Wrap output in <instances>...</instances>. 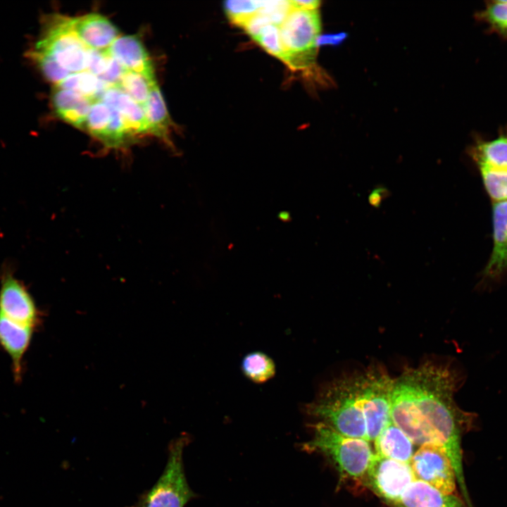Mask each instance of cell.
<instances>
[{
    "label": "cell",
    "instance_id": "10",
    "mask_svg": "<svg viewBox=\"0 0 507 507\" xmlns=\"http://www.w3.org/2000/svg\"><path fill=\"white\" fill-rule=\"evenodd\" d=\"M105 51L125 70L139 73L151 81L156 80L152 61L136 35H120Z\"/></svg>",
    "mask_w": 507,
    "mask_h": 507
},
{
    "label": "cell",
    "instance_id": "24",
    "mask_svg": "<svg viewBox=\"0 0 507 507\" xmlns=\"http://www.w3.org/2000/svg\"><path fill=\"white\" fill-rule=\"evenodd\" d=\"M484 188L493 202L507 201V170L478 167Z\"/></svg>",
    "mask_w": 507,
    "mask_h": 507
},
{
    "label": "cell",
    "instance_id": "22",
    "mask_svg": "<svg viewBox=\"0 0 507 507\" xmlns=\"http://www.w3.org/2000/svg\"><path fill=\"white\" fill-rule=\"evenodd\" d=\"M478 18L492 31L507 37V1H489L479 11Z\"/></svg>",
    "mask_w": 507,
    "mask_h": 507
},
{
    "label": "cell",
    "instance_id": "18",
    "mask_svg": "<svg viewBox=\"0 0 507 507\" xmlns=\"http://www.w3.org/2000/svg\"><path fill=\"white\" fill-rule=\"evenodd\" d=\"M471 153L478 167L507 170V134H501L489 141L478 142Z\"/></svg>",
    "mask_w": 507,
    "mask_h": 507
},
{
    "label": "cell",
    "instance_id": "32",
    "mask_svg": "<svg viewBox=\"0 0 507 507\" xmlns=\"http://www.w3.org/2000/svg\"><path fill=\"white\" fill-rule=\"evenodd\" d=\"M279 218L282 221H288L290 219V215L287 212H282L279 214Z\"/></svg>",
    "mask_w": 507,
    "mask_h": 507
},
{
    "label": "cell",
    "instance_id": "31",
    "mask_svg": "<svg viewBox=\"0 0 507 507\" xmlns=\"http://www.w3.org/2000/svg\"><path fill=\"white\" fill-rule=\"evenodd\" d=\"M293 8L303 10H315L318 9L320 1L318 0H294L289 1Z\"/></svg>",
    "mask_w": 507,
    "mask_h": 507
},
{
    "label": "cell",
    "instance_id": "23",
    "mask_svg": "<svg viewBox=\"0 0 507 507\" xmlns=\"http://www.w3.org/2000/svg\"><path fill=\"white\" fill-rule=\"evenodd\" d=\"M111 115V107L101 100L94 101L82 129L101 140L110 123Z\"/></svg>",
    "mask_w": 507,
    "mask_h": 507
},
{
    "label": "cell",
    "instance_id": "20",
    "mask_svg": "<svg viewBox=\"0 0 507 507\" xmlns=\"http://www.w3.org/2000/svg\"><path fill=\"white\" fill-rule=\"evenodd\" d=\"M243 374L254 383H264L274 377L276 368L273 360L262 351L246 354L242 361Z\"/></svg>",
    "mask_w": 507,
    "mask_h": 507
},
{
    "label": "cell",
    "instance_id": "19",
    "mask_svg": "<svg viewBox=\"0 0 507 507\" xmlns=\"http://www.w3.org/2000/svg\"><path fill=\"white\" fill-rule=\"evenodd\" d=\"M54 86L73 90L94 101L101 100L104 92L111 87L87 70L70 73L63 81Z\"/></svg>",
    "mask_w": 507,
    "mask_h": 507
},
{
    "label": "cell",
    "instance_id": "13",
    "mask_svg": "<svg viewBox=\"0 0 507 507\" xmlns=\"http://www.w3.org/2000/svg\"><path fill=\"white\" fill-rule=\"evenodd\" d=\"M392 507H466L458 496L446 494L430 484L415 480Z\"/></svg>",
    "mask_w": 507,
    "mask_h": 507
},
{
    "label": "cell",
    "instance_id": "25",
    "mask_svg": "<svg viewBox=\"0 0 507 507\" xmlns=\"http://www.w3.org/2000/svg\"><path fill=\"white\" fill-rule=\"evenodd\" d=\"M262 1H227L223 9L230 22L241 27L249 18L258 12Z\"/></svg>",
    "mask_w": 507,
    "mask_h": 507
},
{
    "label": "cell",
    "instance_id": "21",
    "mask_svg": "<svg viewBox=\"0 0 507 507\" xmlns=\"http://www.w3.org/2000/svg\"><path fill=\"white\" fill-rule=\"evenodd\" d=\"M156 82V80L151 81L139 73L125 70L115 86L144 108L149 99L151 88Z\"/></svg>",
    "mask_w": 507,
    "mask_h": 507
},
{
    "label": "cell",
    "instance_id": "27",
    "mask_svg": "<svg viewBox=\"0 0 507 507\" xmlns=\"http://www.w3.org/2000/svg\"><path fill=\"white\" fill-rule=\"evenodd\" d=\"M110 56L106 51L89 49L87 71L97 77L105 71Z\"/></svg>",
    "mask_w": 507,
    "mask_h": 507
},
{
    "label": "cell",
    "instance_id": "3",
    "mask_svg": "<svg viewBox=\"0 0 507 507\" xmlns=\"http://www.w3.org/2000/svg\"><path fill=\"white\" fill-rule=\"evenodd\" d=\"M313 428V436L302 445L303 450L318 452L327 458L342 480L363 483L374 455L370 442L344 436L320 422Z\"/></svg>",
    "mask_w": 507,
    "mask_h": 507
},
{
    "label": "cell",
    "instance_id": "26",
    "mask_svg": "<svg viewBox=\"0 0 507 507\" xmlns=\"http://www.w3.org/2000/svg\"><path fill=\"white\" fill-rule=\"evenodd\" d=\"M265 51L284 61V56L280 34V26L269 24L252 38Z\"/></svg>",
    "mask_w": 507,
    "mask_h": 507
},
{
    "label": "cell",
    "instance_id": "29",
    "mask_svg": "<svg viewBox=\"0 0 507 507\" xmlns=\"http://www.w3.org/2000/svg\"><path fill=\"white\" fill-rule=\"evenodd\" d=\"M389 195V189L384 186H377L374 188L368 196L369 204L375 207L379 208L382 201Z\"/></svg>",
    "mask_w": 507,
    "mask_h": 507
},
{
    "label": "cell",
    "instance_id": "11",
    "mask_svg": "<svg viewBox=\"0 0 507 507\" xmlns=\"http://www.w3.org/2000/svg\"><path fill=\"white\" fill-rule=\"evenodd\" d=\"M72 19L74 30L89 49L105 51L120 36L117 27L99 13H91Z\"/></svg>",
    "mask_w": 507,
    "mask_h": 507
},
{
    "label": "cell",
    "instance_id": "5",
    "mask_svg": "<svg viewBox=\"0 0 507 507\" xmlns=\"http://www.w3.org/2000/svg\"><path fill=\"white\" fill-rule=\"evenodd\" d=\"M321 20L318 9L293 8L280 26L284 61L294 70L314 65L320 36Z\"/></svg>",
    "mask_w": 507,
    "mask_h": 507
},
{
    "label": "cell",
    "instance_id": "15",
    "mask_svg": "<svg viewBox=\"0 0 507 507\" xmlns=\"http://www.w3.org/2000/svg\"><path fill=\"white\" fill-rule=\"evenodd\" d=\"M101 101L119 112L132 134L149 133L144 108L118 87L107 88Z\"/></svg>",
    "mask_w": 507,
    "mask_h": 507
},
{
    "label": "cell",
    "instance_id": "17",
    "mask_svg": "<svg viewBox=\"0 0 507 507\" xmlns=\"http://www.w3.org/2000/svg\"><path fill=\"white\" fill-rule=\"evenodd\" d=\"M144 111L149 126V133L169 143L171 120L157 82L151 88Z\"/></svg>",
    "mask_w": 507,
    "mask_h": 507
},
{
    "label": "cell",
    "instance_id": "7",
    "mask_svg": "<svg viewBox=\"0 0 507 507\" xmlns=\"http://www.w3.org/2000/svg\"><path fill=\"white\" fill-rule=\"evenodd\" d=\"M414 480L409 463L374 453L363 483L384 502L391 505L400 498Z\"/></svg>",
    "mask_w": 507,
    "mask_h": 507
},
{
    "label": "cell",
    "instance_id": "4",
    "mask_svg": "<svg viewBox=\"0 0 507 507\" xmlns=\"http://www.w3.org/2000/svg\"><path fill=\"white\" fill-rule=\"evenodd\" d=\"M72 18L56 13L46 16L27 56L46 57L70 73L87 70L90 49L74 30Z\"/></svg>",
    "mask_w": 507,
    "mask_h": 507
},
{
    "label": "cell",
    "instance_id": "12",
    "mask_svg": "<svg viewBox=\"0 0 507 507\" xmlns=\"http://www.w3.org/2000/svg\"><path fill=\"white\" fill-rule=\"evenodd\" d=\"M492 223L493 249L483 275L495 279L507 269V201L493 202Z\"/></svg>",
    "mask_w": 507,
    "mask_h": 507
},
{
    "label": "cell",
    "instance_id": "1",
    "mask_svg": "<svg viewBox=\"0 0 507 507\" xmlns=\"http://www.w3.org/2000/svg\"><path fill=\"white\" fill-rule=\"evenodd\" d=\"M462 376L450 365L426 362L394 379L391 419L413 442L442 446L453 469H463L461 439L475 415L461 410L454 393Z\"/></svg>",
    "mask_w": 507,
    "mask_h": 507
},
{
    "label": "cell",
    "instance_id": "14",
    "mask_svg": "<svg viewBox=\"0 0 507 507\" xmlns=\"http://www.w3.org/2000/svg\"><path fill=\"white\" fill-rule=\"evenodd\" d=\"M94 101L73 90L54 86L51 103L56 113L66 123L82 129Z\"/></svg>",
    "mask_w": 507,
    "mask_h": 507
},
{
    "label": "cell",
    "instance_id": "8",
    "mask_svg": "<svg viewBox=\"0 0 507 507\" xmlns=\"http://www.w3.org/2000/svg\"><path fill=\"white\" fill-rule=\"evenodd\" d=\"M415 480L426 482L446 494H453L456 478L451 463L442 446H420L409 463Z\"/></svg>",
    "mask_w": 507,
    "mask_h": 507
},
{
    "label": "cell",
    "instance_id": "2",
    "mask_svg": "<svg viewBox=\"0 0 507 507\" xmlns=\"http://www.w3.org/2000/svg\"><path fill=\"white\" fill-rule=\"evenodd\" d=\"M393 382L383 367L370 366L327 384L306 412L344 436L374 442L391 420Z\"/></svg>",
    "mask_w": 507,
    "mask_h": 507
},
{
    "label": "cell",
    "instance_id": "6",
    "mask_svg": "<svg viewBox=\"0 0 507 507\" xmlns=\"http://www.w3.org/2000/svg\"><path fill=\"white\" fill-rule=\"evenodd\" d=\"M187 437L170 442L165 468L151 488L143 492L137 501L129 507H184L196 494L187 482L183 451L188 443Z\"/></svg>",
    "mask_w": 507,
    "mask_h": 507
},
{
    "label": "cell",
    "instance_id": "30",
    "mask_svg": "<svg viewBox=\"0 0 507 507\" xmlns=\"http://www.w3.org/2000/svg\"><path fill=\"white\" fill-rule=\"evenodd\" d=\"M346 36L344 33L320 35L318 40V46L339 44L345 39Z\"/></svg>",
    "mask_w": 507,
    "mask_h": 507
},
{
    "label": "cell",
    "instance_id": "9",
    "mask_svg": "<svg viewBox=\"0 0 507 507\" xmlns=\"http://www.w3.org/2000/svg\"><path fill=\"white\" fill-rule=\"evenodd\" d=\"M0 316L15 325L32 328L39 323V312L24 284L9 270L0 280Z\"/></svg>",
    "mask_w": 507,
    "mask_h": 507
},
{
    "label": "cell",
    "instance_id": "16",
    "mask_svg": "<svg viewBox=\"0 0 507 507\" xmlns=\"http://www.w3.org/2000/svg\"><path fill=\"white\" fill-rule=\"evenodd\" d=\"M375 453L409 463L414 453V444L392 420L373 442Z\"/></svg>",
    "mask_w": 507,
    "mask_h": 507
},
{
    "label": "cell",
    "instance_id": "28",
    "mask_svg": "<svg viewBox=\"0 0 507 507\" xmlns=\"http://www.w3.org/2000/svg\"><path fill=\"white\" fill-rule=\"evenodd\" d=\"M125 71V70L110 56L105 71L98 78L110 86H115L118 84Z\"/></svg>",
    "mask_w": 507,
    "mask_h": 507
}]
</instances>
